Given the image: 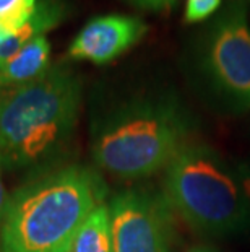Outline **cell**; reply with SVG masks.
I'll return each mask as SVG.
<instances>
[{
  "mask_svg": "<svg viewBox=\"0 0 250 252\" xmlns=\"http://www.w3.org/2000/svg\"><path fill=\"white\" fill-rule=\"evenodd\" d=\"M2 157H0V221H2V217H3V212H5V207H7V195H5V187H3V182H2Z\"/></svg>",
  "mask_w": 250,
  "mask_h": 252,
  "instance_id": "15",
  "label": "cell"
},
{
  "mask_svg": "<svg viewBox=\"0 0 250 252\" xmlns=\"http://www.w3.org/2000/svg\"><path fill=\"white\" fill-rule=\"evenodd\" d=\"M82 78L67 63H54L29 83L0 90V157L7 169L52 158L77 126Z\"/></svg>",
  "mask_w": 250,
  "mask_h": 252,
  "instance_id": "2",
  "label": "cell"
},
{
  "mask_svg": "<svg viewBox=\"0 0 250 252\" xmlns=\"http://www.w3.org/2000/svg\"><path fill=\"white\" fill-rule=\"evenodd\" d=\"M169 207L150 192L117 194L109 205L114 252H171Z\"/></svg>",
  "mask_w": 250,
  "mask_h": 252,
  "instance_id": "6",
  "label": "cell"
},
{
  "mask_svg": "<svg viewBox=\"0 0 250 252\" xmlns=\"http://www.w3.org/2000/svg\"><path fill=\"white\" fill-rule=\"evenodd\" d=\"M189 252H213V251L206 249V248H194V249H190Z\"/></svg>",
  "mask_w": 250,
  "mask_h": 252,
  "instance_id": "16",
  "label": "cell"
},
{
  "mask_svg": "<svg viewBox=\"0 0 250 252\" xmlns=\"http://www.w3.org/2000/svg\"><path fill=\"white\" fill-rule=\"evenodd\" d=\"M101 198L99 179L80 166L29 182L7 202L0 221V252H70Z\"/></svg>",
  "mask_w": 250,
  "mask_h": 252,
  "instance_id": "3",
  "label": "cell"
},
{
  "mask_svg": "<svg viewBox=\"0 0 250 252\" xmlns=\"http://www.w3.org/2000/svg\"><path fill=\"white\" fill-rule=\"evenodd\" d=\"M185 72L213 109L224 114L250 109V28L244 0H229L190 41Z\"/></svg>",
  "mask_w": 250,
  "mask_h": 252,
  "instance_id": "5",
  "label": "cell"
},
{
  "mask_svg": "<svg viewBox=\"0 0 250 252\" xmlns=\"http://www.w3.org/2000/svg\"><path fill=\"white\" fill-rule=\"evenodd\" d=\"M148 25L134 15H101L89 20L68 47V57L108 63L134 47L146 34Z\"/></svg>",
  "mask_w": 250,
  "mask_h": 252,
  "instance_id": "7",
  "label": "cell"
},
{
  "mask_svg": "<svg viewBox=\"0 0 250 252\" xmlns=\"http://www.w3.org/2000/svg\"><path fill=\"white\" fill-rule=\"evenodd\" d=\"M39 0H0V39L17 33L33 17Z\"/></svg>",
  "mask_w": 250,
  "mask_h": 252,
  "instance_id": "11",
  "label": "cell"
},
{
  "mask_svg": "<svg viewBox=\"0 0 250 252\" xmlns=\"http://www.w3.org/2000/svg\"><path fill=\"white\" fill-rule=\"evenodd\" d=\"M221 0H187L185 7V23L194 25L210 18L220 8Z\"/></svg>",
  "mask_w": 250,
  "mask_h": 252,
  "instance_id": "12",
  "label": "cell"
},
{
  "mask_svg": "<svg viewBox=\"0 0 250 252\" xmlns=\"http://www.w3.org/2000/svg\"><path fill=\"white\" fill-rule=\"evenodd\" d=\"M51 65V44L46 34L34 37L0 68V90L33 82Z\"/></svg>",
  "mask_w": 250,
  "mask_h": 252,
  "instance_id": "9",
  "label": "cell"
},
{
  "mask_svg": "<svg viewBox=\"0 0 250 252\" xmlns=\"http://www.w3.org/2000/svg\"><path fill=\"white\" fill-rule=\"evenodd\" d=\"M68 15V3L65 0H39L33 17L17 33L0 39V68L17 52L38 36H44L54 30Z\"/></svg>",
  "mask_w": 250,
  "mask_h": 252,
  "instance_id": "8",
  "label": "cell"
},
{
  "mask_svg": "<svg viewBox=\"0 0 250 252\" xmlns=\"http://www.w3.org/2000/svg\"><path fill=\"white\" fill-rule=\"evenodd\" d=\"M137 8L148 10V12H164L175 3V0H125Z\"/></svg>",
  "mask_w": 250,
  "mask_h": 252,
  "instance_id": "14",
  "label": "cell"
},
{
  "mask_svg": "<svg viewBox=\"0 0 250 252\" xmlns=\"http://www.w3.org/2000/svg\"><path fill=\"white\" fill-rule=\"evenodd\" d=\"M194 116L174 90L130 96L98 122L93 158L120 179H141L166 168L190 143Z\"/></svg>",
  "mask_w": 250,
  "mask_h": 252,
  "instance_id": "1",
  "label": "cell"
},
{
  "mask_svg": "<svg viewBox=\"0 0 250 252\" xmlns=\"http://www.w3.org/2000/svg\"><path fill=\"white\" fill-rule=\"evenodd\" d=\"M164 198L200 233L227 236L250 226V205L234 166L205 143H187L166 166Z\"/></svg>",
  "mask_w": 250,
  "mask_h": 252,
  "instance_id": "4",
  "label": "cell"
},
{
  "mask_svg": "<svg viewBox=\"0 0 250 252\" xmlns=\"http://www.w3.org/2000/svg\"><path fill=\"white\" fill-rule=\"evenodd\" d=\"M70 252H114L109 207L101 203L83 223Z\"/></svg>",
  "mask_w": 250,
  "mask_h": 252,
  "instance_id": "10",
  "label": "cell"
},
{
  "mask_svg": "<svg viewBox=\"0 0 250 252\" xmlns=\"http://www.w3.org/2000/svg\"><path fill=\"white\" fill-rule=\"evenodd\" d=\"M234 171H236V176L239 182H241L242 190L250 205V159H239V161H236Z\"/></svg>",
  "mask_w": 250,
  "mask_h": 252,
  "instance_id": "13",
  "label": "cell"
}]
</instances>
